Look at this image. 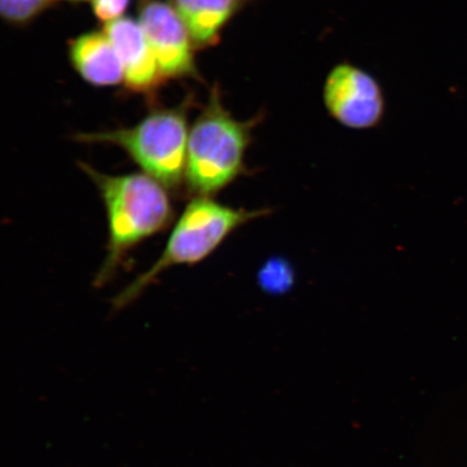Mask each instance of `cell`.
Here are the masks:
<instances>
[{"instance_id":"1","label":"cell","mask_w":467,"mask_h":467,"mask_svg":"<svg viewBox=\"0 0 467 467\" xmlns=\"http://www.w3.org/2000/svg\"><path fill=\"white\" fill-rule=\"evenodd\" d=\"M79 168L96 185L107 210V255L99 270L96 287H103L119 270L130 251L167 229L174 219L169 191L150 175H110L88 163Z\"/></svg>"},{"instance_id":"2","label":"cell","mask_w":467,"mask_h":467,"mask_svg":"<svg viewBox=\"0 0 467 467\" xmlns=\"http://www.w3.org/2000/svg\"><path fill=\"white\" fill-rule=\"evenodd\" d=\"M263 113L238 120L224 107L219 87L191 127L186 153L184 191L190 197H214L250 174L247 150Z\"/></svg>"},{"instance_id":"3","label":"cell","mask_w":467,"mask_h":467,"mask_svg":"<svg viewBox=\"0 0 467 467\" xmlns=\"http://www.w3.org/2000/svg\"><path fill=\"white\" fill-rule=\"evenodd\" d=\"M270 214V209L234 208L214 201L213 197H192L175 221L160 258L116 296L114 308L117 311L130 306L169 268L198 265L242 226Z\"/></svg>"},{"instance_id":"4","label":"cell","mask_w":467,"mask_h":467,"mask_svg":"<svg viewBox=\"0 0 467 467\" xmlns=\"http://www.w3.org/2000/svg\"><path fill=\"white\" fill-rule=\"evenodd\" d=\"M192 97L175 108L155 109L139 124L119 130L76 134L85 144L113 145L125 150L145 174L169 192L184 190Z\"/></svg>"},{"instance_id":"5","label":"cell","mask_w":467,"mask_h":467,"mask_svg":"<svg viewBox=\"0 0 467 467\" xmlns=\"http://www.w3.org/2000/svg\"><path fill=\"white\" fill-rule=\"evenodd\" d=\"M323 101L332 119L353 130L376 128L385 114L384 93L378 80L348 62L337 64L327 76Z\"/></svg>"},{"instance_id":"6","label":"cell","mask_w":467,"mask_h":467,"mask_svg":"<svg viewBox=\"0 0 467 467\" xmlns=\"http://www.w3.org/2000/svg\"><path fill=\"white\" fill-rule=\"evenodd\" d=\"M139 23L165 79L198 78L196 47L182 19L169 3L140 0Z\"/></svg>"},{"instance_id":"7","label":"cell","mask_w":467,"mask_h":467,"mask_svg":"<svg viewBox=\"0 0 467 467\" xmlns=\"http://www.w3.org/2000/svg\"><path fill=\"white\" fill-rule=\"evenodd\" d=\"M103 31L120 58L127 89L154 100L166 79L139 21L122 16L105 25Z\"/></svg>"},{"instance_id":"8","label":"cell","mask_w":467,"mask_h":467,"mask_svg":"<svg viewBox=\"0 0 467 467\" xmlns=\"http://www.w3.org/2000/svg\"><path fill=\"white\" fill-rule=\"evenodd\" d=\"M69 57L76 71L87 83L110 87L124 81L120 58L104 31L86 33L72 40Z\"/></svg>"},{"instance_id":"9","label":"cell","mask_w":467,"mask_h":467,"mask_svg":"<svg viewBox=\"0 0 467 467\" xmlns=\"http://www.w3.org/2000/svg\"><path fill=\"white\" fill-rule=\"evenodd\" d=\"M249 0H169L189 29L196 49L219 43L221 34Z\"/></svg>"},{"instance_id":"10","label":"cell","mask_w":467,"mask_h":467,"mask_svg":"<svg viewBox=\"0 0 467 467\" xmlns=\"http://www.w3.org/2000/svg\"><path fill=\"white\" fill-rule=\"evenodd\" d=\"M55 0H0V11L13 26H25L42 15Z\"/></svg>"},{"instance_id":"11","label":"cell","mask_w":467,"mask_h":467,"mask_svg":"<svg viewBox=\"0 0 467 467\" xmlns=\"http://www.w3.org/2000/svg\"><path fill=\"white\" fill-rule=\"evenodd\" d=\"M259 282L261 287L273 294L288 291L294 284V271L288 265V263L273 259L267 261L259 273Z\"/></svg>"},{"instance_id":"12","label":"cell","mask_w":467,"mask_h":467,"mask_svg":"<svg viewBox=\"0 0 467 467\" xmlns=\"http://www.w3.org/2000/svg\"><path fill=\"white\" fill-rule=\"evenodd\" d=\"M91 2L95 16L108 25L122 17L130 7L131 0H91Z\"/></svg>"},{"instance_id":"13","label":"cell","mask_w":467,"mask_h":467,"mask_svg":"<svg viewBox=\"0 0 467 467\" xmlns=\"http://www.w3.org/2000/svg\"><path fill=\"white\" fill-rule=\"evenodd\" d=\"M68 2H86V0H68Z\"/></svg>"}]
</instances>
